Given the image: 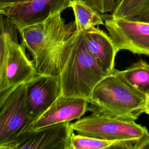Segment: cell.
Listing matches in <instances>:
<instances>
[{
  "instance_id": "6da1fadb",
  "label": "cell",
  "mask_w": 149,
  "mask_h": 149,
  "mask_svg": "<svg viewBox=\"0 0 149 149\" xmlns=\"http://www.w3.org/2000/svg\"><path fill=\"white\" fill-rule=\"evenodd\" d=\"M107 75L87 51L83 32L76 30L58 74L61 95L84 98L89 103L94 87Z\"/></svg>"
},
{
  "instance_id": "44dd1931",
  "label": "cell",
  "mask_w": 149,
  "mask_h": 149,
  "mask_svg": "<svg viewBox=\"0 0 149 149\" xmlns=\"http://www.w3.org/2000/svg\"><path fill=\"white\" fill-rule=\"evenodd\" d=\"M142 21H145V22H149V10H147L145 14L143 15L141 20Z\"/></svg>"
},
{
  "instance_id": "4fadbf2b",
  "label": "cell",
  "mask_w": 149,
  "mask_h": 149,
  "mask_svg": "<svg viewBox=\"0 0 149 149\" xmlns=\"http://www.w3.org/2000/svg\"><path fill=\"white\" fill-rule=\"evenodd\" d=\"M62 13L50 16L43 22L26 26L19 30L22 43L31 54L33 59L39 54Z\"/></svg>"
},
{
  "instance_id": "30bf717a",
  "label": "cell",
  "mask_w": 149,
  "mask_h": 149,
  "mask_svg": "<svg viewBox=\"0 0 149 149\" xmlns=\"http://www.w3.org/2000/svg\"><path fill=\"white\" fill-rule=\"evenodd\" d=\"M70 122H62L22 133L16 149H70L74 133Z\"/></svg>"
},
{
  "instance_id": "277c9868",
  "label": "cell",
  "mask_w": 149,
  "mask_h": 149,
  "mask_svg": "<svg viewBox=\"0 0 149 149\" xmlns=\"http://www.w3.org/2000/svg\"><path fill=\"white\" fill-rule=\"evenodd\" d=\"M17 32L15 24L5 16L3 93L6 100L17 87L41 75L19 42Z\"/></svg>"
},
{
  "instance_id": "7a4b0ae2",
  "label": "cell",
  "mask_w": 149,
  "mask_h": 149,
  "mask_svg": "<svg viewBox=\"0 0 149 149\" xmlns=\"http://www.w3.org/2000/svg\"><path fill=\"white\" fill-rule=\"evenodd\" d=\"M147 98L129 86L114 69L93 90L89 110L97 109L111 116L136 120L144 112Z\"/></svg>"
},
{
  "instance_id": "e0dca14e",
  "label": "cell",
  "mask_w": 149,
  "mask_h": 149,
  "mask_svg": "<svg viewBox=\"0 0 149 149\" xmlns=\"http://www.w3.org/2000/svg\"><path fill=\"white\" fill-rule=\"evenodd\" d=\"M118 141L100 139L80 134H72L70 139V149H104L115 148Z\"/></svg>"
},
{
  "instance_id": "7c38bea8",
  "label": "cell",
  "mask_w": 149,
  "mask_h": 149,
  "mask_svg": "<svg viewBox=\"0 0 149 149\" xmlns=\"http://www.w3.org/2000/svg\"><path fill=\"white\" fill-rule=\"evenodd\" d=\"M85 47L102 70L107 74L114 69L118 52L109 34L100 28L93 27L83 32Z\"/></svg>"
},
{
  "instance_id": "8fae6325",
  "label": "cell",
  "mask_w": 149,
  "mask_h": 149,
  "mask_svg": "<svg viewBox=\"0 0 149 149\" xmlns=\"http://www.w3.org/2000/svg\"><path fill=\"white\" fill-rule=\"evenodd\" d=\"M88 104L84 98L64 97L61 94L44 113L26 127L22 133L79 119L88 110Z\"/></svg>"
},
{
  "instance_id": "cb8c5ba5",
  "label": "cell",
  "mask_w": 149,
  "mask_h": 149,
  "mask_svg": "<svg viewBox=\"0 0 149 149\" xmlns=\"http://www.w3.org/2000/svg\"><path fill=\"white\" fill-rule=\"evenodd\" d=\"M147 100H149V97L147 98Z\"/></svg>"
},
{
  "instance_id": "ac0fdd59",
  "label": "cell",
  "mask_w": 149,
  "mask_h": 149,
  "mask_svg": "<svg viewBox=\"0 0 149 149\" xmlns=\"http://www.w3.org/2000/svg\"><path fill=\"white\" fill-rule=\"evenodd\" d=\"M4 18L5 15L0 13V110L6 101L3 93V59H4Z\"/></svg>"
},
{
  "instance_id": "603a6c76",
  "label": "cell",
  "mask_w": 149,
  "mask_h": 149,
  "mask_svg": "<svg viewBox=\"0 0 149 149\" xmlns=\"http://www.w3.org/2000/svg\"><path fill=\"white\" fill-rule=\"evenodd\" d=\"M144 112L149 115V100H147V103H146Z\"/></svg>"
},
{
  "instance_id": "52a82bcc",
  "label": "cell",
  "mask_w": 149,
  "mask_h": 149,
  "mask_svg": "<svg viewBox=\"0 0 149 149\" xmlns=\"http://www.w3.org/2000/svg\"><path fill=\"white\" fill-rule=\"evenodd\" d=\"M102 16L118 52L125 49L133 54L149 56V22L113 19L103 14Z\"/></svg>"
},
{
  "instance_id": "2e32d148",
  "label": "cell",
  "mask_w": 149,
  "mask_h": 149,
  "mask_svg": "<svg viewBox=\"0 0 149 149\" xmlns=\"http://www.w3.org/2000/svg\"><path fill=\"white\" fill-rule=\"evenodd\" d=\"M149 10V0H115V5L109 17L141 20Z\"/></svg>"
},
{
  "instance_id": "9a60e30c",
  "label": "cell",
  "mask_w": 149,
  "mask_h": 149,
  "mask_svg": "<svg viewBox=\"0 0 149 149\" xmlns=\"http://www.w3.org/2000/svg\"><path fill=\"white\" fill-rule=\"evenodd\" d=\"M122 79L132 88L149 97V64L141 59L123 70H119Z\"/></svg>"
},
{
  "instance_id": "5b68a950",
  "label": "cell",
  "mask_w": 149,
  "mask_h": 149,
  "mask_svg": "<svg viewBox=\"0 0 149 149\" xmlns=\"http://www.w3.org/2000/svg\"><path fill=\"white\" fill-rule=\"evenodd\" d=\"M76 31L74 21L66 23L62 16L59 17L39 54L33 59L38 73L58 76L73 41Z\"/></svg>"
},
{
  "instance_id": "7402d4cb",
  "label": "cell",
  "mask_w": 149,
  "mask_h": 149,
  "mask_svg": "<svg viewBox=\"0 0 149 149\" xmlns=\"http://www.w3.org/2000/svg\"><path fill=\"white\" fill-rule=\"evenodd\" d=\"M140 149H149V140L145 142L140 147Z\"/></svg>"
},
{
  "instance_id": "ba28073f",
  "label": "cell",
  "mask_w": 149,
  "mask_h": 149,
  "mask_svg": "<svg viewBox=\"0 0 149 149\" xmlns=\"http://www.w3.org/2000/svg\"><path fill=\"white\" fill-rule=\"evenodd\" d=\"M71 0H28L5 9L8 17L17 30L44 21L50 16L69 8Z\"/></svg>"
},
{
  "instance_id": "9c48e42d",
  "label": "cell",
  "mask_w": 149,
  "mask_h": 149,
  "mask_svg": "<svg viewBox=\"0 0 149 149\" xmlns=\"http://www.w3.org/2000/svg\"><path fill=\"white\" fill-rule=\"evenodd\" d=\"M61 94L58 76L41 74L32 80L27 87L25 97L26 108L32 122L44 113Z\"/></svg>"
},
{
  "instance_id": "3957f363",
  "label": "cell",
  "mask_w": 149,
  "mask_h": 149,
  "mask_svg": "<svg viewBox=\"0 0 149 149\" xmlns=\"http://www.w3.org/2000/svg\"><path fill=\"white\" fill-rule=\"evenodd\" d=\"M91 111V115L71 123L74 131L84 136L118 141L114 148L140 149L149 140L147 128L135 120L111 116L97 109Z\"/></svg>"
},
{
  "instance_id": "8992f818",
  "label": "cell",
  "mask_w": 149,
  "mask_h": 149,
  "mask_svg": "<svg viewBox=\"0 0 149 149\" xmlns=\"http://www.w3.org/2000/svg\"><path fill=\"white\" fill-rule=\"evenodd\" d=\"M32 80L17 87L1 108L0 149H16L22 133L32 122L25 105L26 88Z\"/></svg>"
},
{
  "instance_id": "5bb4252c",
  "label": "cell",
  "mask_w": 149,
  "mask_h": 149,
  "mask_svg": "<svg viewBox=\"0 0 149 149\" xmlns=\"http://www.w3.org/2000/svg\"><path fill=\"white\" fill-rule=\"evenodd\" d=\"M69 8L74 13L77 31L84 32L100 25H104L102 14L86 0H71Z\"/></svg>"
},
{
  "instance_id": "d6986e66",
  "label": "cell",
  "mask_w": 149,
  "mask_h": 149,
  "mask_svg": "<svg viewBox=\"0 0 149 149\" xmlns=\"http://www.w3.org/2000/svg\"><path fill=\"white\" fill-rule=\"evenodd\" d=\"M86 1L100 13L104 15L111 13L114 8L115 0H86Z\"/></svg>"
},
{
  "instance_id": "ffe728a7",
  "label": "cell",
  "mask_w": 149,
  "mask_h": 149,
  "mask_svg": "<svg viewBox=\"0 0 149 149\" xmlns=\"http://www.w3.org/2000/svg\"><path fill=\"white\" fill-rule=\"evenodd\" d=\"M27 1L28 0H0V13H2L6 8Z\"/></svg>"
}]
</instances>
